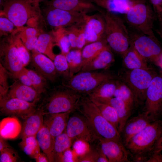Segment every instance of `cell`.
<instances>
[{
    "label": "cell",
    "mask_w": 162,
    "mask_h": 162,
    "mask_svg": "<svg viewBox=\"0 0 162 162\" xmlns=\"http://www.w3.org/2000/svg\"><path fill=\"white\" fill-rule=\"evenodd\" d=\"M22 128L19 121L15 117L4 118L0 123V136L5 139L15 138L21 133Z\"/></svg>",
    "instance_id": "obj_28"
},
{
    "label": "cell",
    "mask_w": 162,
    "mask_h": 162,
    "mask_svg": "<svg viewBox=\"0 0 162 162\" xmlns=\"http://www.w3.org/2000/svg\"><path fill=\"white\" fill-rule=\"evenodd\" d=\"M4 139L0 136V152L5 148L10 147Z\"/></svg>",
    "instance_id": "obj_51"
},
{
    "label": "cell",
    "mask_w": 162,
    "mask_h": 162,
    "mask_svg": "<svg viewBox=\"0 0 162 162\" xmlns=\"http://www.w3.org/2000/svg\"><path fill=\"white\" fill-rule=\"evenodd\" d=\"M77 110L86 119L100 138L123 144L119 131L103 117L89 96H82Z\"/></svg>",
    "instance_id": "obj_3"
},
{
    "label": "cell",
    "mask_w": 162,
    "mask_h": 162,
    "mask_svg": "<svg viewBox=\"0 0 162 162\" xmlns=\"http://www.w3.org/2000/svg\"><path fill=\"white\" fill-rule=\"evenodd\" d=\"M157 73L148 69L129 70L121 77L122 81L130 89L139 106L144 104L147 89Z\"/></svg>",
    "instance_id": "obj_7"
},
{
    "label": "cell",
    "mask_w": 162,
    "mask_h": 162,
    "mask_svg": "<svg viewBox=\"0 0 162 162\" xmlns=\"http://www.w3.org/2000/svg\"><path fill=\"white\" fill-rule=\"evenodd\" d=\"M94 71H80L71 77L63 79L62 84L82 95H88L104 81L114 78L108 73Z\"/></svg>",
    "instance_id": "obj_5"
},
{
    "label": "cell",
    "mask_w": 162,
    "mask_h": 162,
    "mask_svg": "<svg viewBox=\"0 0 162 162\" xmlns=\"http://www.w3.org/2000/svg\"><path fill=\"white\" fill-rule=\"evenodd\" d=\"M40 104L37 108L43 113L73 112L77 110L82 95L62 84L45 92Z\"/></svg>",
    "instance_id": "obj_2"
},
{
    "label": "cell",
    "mask_w": 162,
    "mask_h": 162,
    "mask_svg": "<svg viewBox=\"0 0 162 162\" xmlns=\"http://www.w3.org/2000/svg\"><path fill=\"white\" fill-rule=\"evenodd\" d=\"M108 47L109 46L106 37L99 41L85 46L82 50L81 69L84 65L94 58L101 51Z\"/></svg>",
    "instance_id": "obj_29"
},
{
    "label": "cell",
    "mask_w": 162,
    "mask_h": 162,
    "mask_svg": "<svg viewBox=\"0 0 162 162\" xmlns=\"http://www.w3.org/2000/svg\"><path fill=\"white\" fill-rule=\"evenodd\" d=\"M9 76L8 73L0 64V98L5 96L8 91V79Z\"/></svg>",
    "instance_id": "obj_43"
},
{
    "label": "cell",
    "mask_w": 162,
    "mask_h": 162,
    "mask_svg": "<svg viewBox=\"0 0 162 162\" xmlns=\"http://www.w3.org/2000/svg\"><path fill=\"white\" fill-rule=\"evenodd\" d=\"M89 96L99 102L109 105L115 109L119 118V132L120 134L133 110L123 101L115 97H103L94 95Z\"/></svg>",
    "instance_id": "obj_20"
},
{
    "label": "cell",
    "mask_w": 162,
    "mask_h": 162,
    "mask_svg": "<svg viewBox=\"0 0 162 162\" xmlns=\"http://www.w3.org/2000/svg\"><path fill=\"white\" fill-rule=\"evenodd\" d=\"M70 113H44L43 125L48 129L54 139L65 130Z\"/></svg>",
    "instance_id": "obj_21"
},
{
    "label": "cell",
    "mask_w": 162,
    "mask_h": 162,
    "mask_svg": "<svg viewBox=\"0 0 162 162\" xmlns=\"http://www.w3.org/2000/svg\"><path fill=\"white\" fill-rule=\"evenodd\" d=\"M88 143L81 140H76L74 141L73 148L75 153L78 156L81 155L89 149Z\"/></svg>",
    "instance_id": "obj_46"
},
{
    "label": "cell",
    "mask_w": 162,
    "mask_h": 162,
    "mask_svg": "<svg viewBox=\"0 0 162 162\" xmlns=\"http://www.w3.org/2000/svg\"><path fill=\"white\" fill-rule=\"evenodd\" d=\"M122 56L124 64L129 70L150 68L148 65L147 61L142 57L130 45Z\"/></svg>",
    "instance_id": "obj_27"
},
{
    "label": "cell",
    "mask_w": 162,
    "mask_h": 162,
    "mask_svg": "<svg viewBox=\"0 0 162 162\" xmlns=\"http://www.w3.org/2000/svg\"><path fill=\"white\" fill-rule=\"evenodd\" d=\"M55 44V37L49 34L43 33L39 35L34 49L54 61L56 55L53 52V47Z\"/></svg>",
    "instance_id": "obj_30"
},
{
    "label": "cell",
    "mask_w": 162,
    "mask_h": 162,
    "mask_svg": "<svg viewBox=\"0 0 162 162\" xmlns=\"http://www.w3.org/2000/svg\"><path fill=\"white\" fill-rule=\"evenodd\" d=\"M110 48L108 47L103 50L84 65L80 71H94L105 68L110 66L114 61V56Z\"/></svg>",
    "instance_id": "obj_24"
},
{
    "label": "cell",
    "mask_w": 162,
    "mask_h": 162,
    "mask_svg": "<svg viewBox=\"0 0 162 162\" xmlns=\"http://www.w3.org/2000/svg\"><path fill=\"white\" fill-rule=\"evenodd\" d=\"M27 0L29 1V0Z\"/></svg>",
    "instance_id": "obj_56"
},
{
    "label": "cell",
    "mask_w": 162,
    "mask_h": 162,
    "mask_svg": "<svg viewBox=\"0 0 162 162\" xmlns=\"http://www.w3.org/2000/svg\"><path fill=\"white\" fill-rule=\"evenodd\" d=\"M37 7L38 5L27 0H7L3 4L1 14L8 18L18 29L35 15Z\"/></svg>",
    "instance_id": "obj_8"
},
{
    "label": "cell",
    "mask_w": 162,
    "mask_h": 162,
    "mask_svg": "<svg viewBox=\"0 0 162 162\" xmlns=\"http://www.w3.org/2000/svg\"><path fill=\"white\" fill-rule=\"evenodd\" d=\"M124 147L133 161H155L162 155V119L152 122Z\"/></svg>",
    "instance_id": "obj_1"
},
{
    "label": "cell",
    "mask_w": 162,
    "mask_h": 162,
    "mask_svg": "<svg viewBox=\"0 0 162 162\" xmlns=\"http://www.w3.org/2000/svg\"><path fill=\"white\" fill-rule=\"evenodd\" d=\"M18 158L17 154L10 147L5 148L0 152V162H15Z\"/></svg>",
    "instance_id": "obj_44"
},
{
    "label": "cell",
    "mask_w": 162,
    "mask_h": 162,
    "mask_svg": "<svg viewBox=\"0 0 162 162\" xmlns=\"http://www.w3.org/2000/svg\"><path fill=\"white\" fill-rule=\"evenodd\" d=\"M73 142L65 130L55 137L54 147V162H59L63 153L70 148Z\"/></svg>",
    "instance_id": "obj_32"
},
{
    "label": "cell",
    "mask_w": 162,
    "mask_h": 162,
    "mask_svg": "<svg viewBox=\"0 0 162 162\" xmlns=\"http://www.w3.org/2000/svg\"><path fill=\"white\" fill-rule=\"evenodd\" d=\"M152 122L142 112L137 116L128 119L120 133L122 143L125 146L130 139L148 126Z\"/></svg>",
    "instance_id": "obj_19"
},
{
    "label": "cell",
    "mask_w": 162,
    "mask_h": 162,
    "mask_svg": "<svg viewBox=\"0 0 162 162\" xmlns=\"http://www.w3.org/2000/svg\"><path fill=\"white\" fill-rule=\"evenodd\" d=\"M156 65L162 69V55L160 57Z\"/></svg>",
    "instance_id": "obj_53"
},
{
    "label": "cell",
    "mask_w": 162,
    "mask_h": 162,
    "mask_svg": "<svg viewBox=\"0 0 162 162\" xmlns=\"http://www.w3.org/2000/svg\"><path fill=\"white\" fill-rule=\"evenodd\" d=\"M34 159L37 162H49L48 158L44 152H40Z\"/></svg>",
    "instance_id": "obj_50"
},
{
    "label": "cell",
    "mask_w": 162,
    "mask_h": 162,
    "mask_svg": "<svg viewBox=\"0 0 162 162\" xmlns=\"http://www.w3.org/2000/svg\"><path fill=\"white\" fill-rule=\"evenodd\" d=\"M44 0H29L28 1L31 3L38 4L39 2Z\"/></svg>",
    "instance_id": "obj_54"
},
{
    "label": "cell",
    "mask_w": 162,
    "mask_h": 162,
    "mask_svg": "<svg viewBox=\"0 0 162 162\" xmlns=\"http://www.w3.org/2000/svg\"><path fill=\"white\" fill-rule=\"evenodd\" d=\"M22 139L19 144L20 148L26 154L35 159L40 152L36 136H28Z\"/></svg>",
    "instance_id": "obj_35"
},
{
    "label": "cell",
    "mask_w": 162,
    "mask_h": 162,
    "mask_svg": "<svg viewBox=\"0 0 162 162\" xmlns=\"http://www.w3.org/2000/svg\"><path fill=\"white\" fill-rule=\"evenodd\" d=\"M60 35L55 36L56 44L60 48L62 54L65 55L70 51V44L68 35L64 28H60Z\"/></svg>",
    "instance_id": "obj_41"
},
{
    "label": "cell",
    "mask_w": 162,
    "mask_h": 162,
    "mask_svg": "<svg viewBox=\"0 0 162 162\" xmlns=\"http://www.w3.org/2000/svg\"><path fill=\"white\" fill-rule=\"evenodd\" d=\"M130 44L147 61L156 65L162 55V47L156 37L146 35L137 32H130Z\"/></svg>",
    "instance_id": "obj_10"
},
{
    "label": "cell",
    "mask_w": 162,
    "mask_h": 162,
    "mask_svg": "<svg viewBox=\"0 0 162 162\" xmlns=\"http://www.w3.org/2000/svg\"><path fill=\"white\" fill-rule=\"evenodd\" d=\"M53 62L58 76H62L63 79L70 77V68L65 55L62 53L56 55Z\"/></svg>",
    "instance_id": "obj_39"
},
{
    "label": "cell",
    "mask_w": 162,
    "mask_h": 162,
    "mask_svg": "<svg viewBox=\"0 0 162 162\" xmlns=\"http://www.w3.org/2000/svg\"><path fill=\"white\" fill-rule=\"evenodd\" d=\"M142 112L152 122L162 119V73L157 74L147 91Z\"/></svg>",
    "instance_id": "obj_9"
},
{
    "label": "cell",
    "mask_w": 162,
    "mask_h": 162,
    "mask_svg": "<svg viewBox=\"0 0 162 162\" xmlns=\"http://www.w3.org/2000/svg\"><path fill=\"white\" fill-rule=\"evenodd\" d=\"M39 146L50 162H54V147L55 139L48 129L43 125L36 135Z\"/></svg>",
    "instance_id": "obj_26"
},
{
    "label": "cell",
    "mask_w": 162,
    "mask_h": 162,
    "mask_svg": "<svg viewBox=\"0 0 162 162\" xmlns=\"http://www.w3.org/2000/svg\"><path fill=\"white\" fill-rule=\"evenodd\" d=\"M12 38L25 67L29 64L31 60L29 50L24 44L18 35L13 36Z\"/></svg>",
    "instance_id": "obj_42"
},
{
    "label": "cell",
    "mask_w": 162,
    "mask_h": 162,
    "mask_svg": "<svg viewBox=\"0 0 162 162\" xmlns=\"http://www.w3.org/2000/svg\"><path fill=\"white\" fill-rule=\"evenodd\" d=\"M45 16L48 24L56 29L65 28L85 21L87 14L69 11L47 6Z\"/></svg>",
    "instance_id": "obj_13"
},
{
    "label": "cell",
    "mask_w": 162,
    "mask_h": 162,
    "mask_svg": "<svg viewBox=\"0 0 162 162\" xmlns=\"http://www.w3.org/2000/svg\"><path fill=\"white\" fill-rule=\"evenodd\" d=\"M117 87V80H115L114 78L108 80L100 84L88 95L113 97Z\"/></svg>",
    "instance_id": "obj_36"
},
{
    "label": "cell",
    "mask_w": 162,
    "mask_h": 162,
    "mask_svg": "<svg viewBox=\"0 0 162 162\" xmlns=\"http://www.w3.org/2000/svg\"><path fill=\"white\" fill-rule=\"evenodd\" d=\"M0 64L9 76L16 79L25 66L12 37L3 40L0 44Z\"/></svg>",
    "instance_id": "obj_11"
},
{
    "label": "cell",
    "mask_w": 162,
    "mask_h": 162,
    "mask_svg": "<svg viewBox=\"0 0 162 162\" xmlns=\"http://www.w3.org/2000/svg\"><path fill=\"white\" fill-rule=\"evenodd\" d=\"M14 23L4 16H1L0 17V31L4 32H11L13 31L14 27Z\"/></svg>",
    "instance_id": "obj_45"
},
{
    "label": "cell",
    "mask_w": 162,
    "mask_h": 162,
    "mask_svg": "<svg viewBox=\"0 0 162 162\" xmlns=\"http://www.w3.org/2000/svg\"><path fill=\"white\" fill-rule=\"evenodd\" d=\"M91 98L103 117L119 131V118L115 109L109 105L99 102Z\"/></svg>",
    "instance_id": "obj_34"
},
{
    "label": "cell",
    "mask_w": 162,
    "mask_h": 162,
    "mask_svg": "<svg viewBox=\"0 0 162 162\" xmlns=\"http://www.w3.org/2000/svg\"><path fill=\"white\" fill-rule=\"evenodd\" d=\"M43 113L37 109L32 114L25 119L21 132V138L36 136L43 125Z\"/></svg>",
    "instance_id": "obj_25"
},
{
    "label": "cell",
    "mask_w": 162,
    "mask_h": 162,
    "mask_svg": "<svg viewBox=\"0 0 162 162\" xmlns=\"http://www.w3.org/2000/svg\"><path fill=\"white\" fill-rule=\"evenodd\" d=\"M52 60L35 49L32 50L30 61L31 66L36 72L47 81L54 82L58 75Z\"/></svg>",
    "instance_id": "obj_16"
},
{
    "label": "cell",
    "mask_w": 162,
    "mask_h": 162,
    "mask_svg": "<svg viewBox=\"0 0 162 162\" xmlns=\"http://www.w3.org/2000/svg\"><path fill=\"white\" fill-rule=\"evenodd\" d=\"M20 33L18 35L24 44L29 50H32L35 48L40 34L38 30L34 28H19Z\"/></svg>",
    "instance_id": "obj_33"
},
{
    "label": "cell",
    "mask_w": 162,
    "mask_h": 162,
    "mask_svg": "<svg viewBox=\"0 0 162 162\" xmlns=\"http://www.w3.org/2000/svg\"><path fill=\"white\" fill-rule=\"evenodd\" d=\"M157 14L160 22L161 27L162 28V5L161 6L160 11Z\"/></svg>",
    "instance_id": "obj_52"
},
{
    "label": "cell",
    "mask_w": 162,
    "mask_h": 162,
    "mask_svg": "<svg viewBox=\"0 0 162 162\" xmlns=\"http://www.w3.org/2000/svg\"><path fill=\"white\" fill-rule=\"evenodd\" d=\"M113 97L122 100L133 110L138 106L132 91L122 81L117 80V87Z\"/></svg>",
    "instance_id": "obj_31"
},
{
    "label": "cell",
    "mask_w": 162,
    "mask_h": 162,
    "mask_svg": "<svg viewBox=\"0 0 162 162\" xmlns=\"http://www.w3.org/2000/svg\"><path fill=\"white\" fill-rule=\"evenodd\" d=\"M84 28L85 45L99 41L105 37L106 22L100 13L92 15H88Z\"/></svg>",
    "instance_id": "obj_17"
},
{
    "label": "cell",
    "mask_w": 162,
    "mask_h": 162,
    "mask_svg": "<svg viewBox=\"0 0 162 162\" xmlns=\"http://www.w3.org/2000/svg\"><path fill=\"white\" fill-rule=\"evenodd\" d=\"M36 103L6 96L0 98V110L3 114L25 119L37 110Z\"/></svg>",
    "instance_id": "obj_14"
},
{
    "label": "cell",
    "mask_w": 162,
    "mask_h": 162,
    "mask_svg": "<svg viewBox=\"0 0 162 162\" xmlns=\"http://www.w3.org/2000/svg\"><path fill=\"white\" fill-rule=\"evenodd\" d=\"M41 94L32 87L24 85L18 80H16L10 87L6 96L36 103L39 100Z\"/></svg>",
    "instance_id": "obj_22"
},
{
    "label": "cell",
    "mask_w": 162,
    "mask_h": 162,
    "mask_svg": "<svg viewBox=\"0 0 162 162\" xmlns=\"http://www.w3.org/2000/svg\"><path fill=\"white\" fill-rule=\"evenodd\" d=\"M73 160L72 151L69 148L65 151L62 155L59 162H74Z\"/></svg>",
    "instance_id": "obj_48"
},
{
    "label": "cell",
    "mask_w": 162,
    "mask_h": 162,
    "mask_svg": "<svg viewBox=\"0 0 162 162\" xmlns=\"http://www.w3.org/2000/svg\"><path fill=\"white\" fill-rule=\"evenodd\" d=\"M81 54L82 50L76 49L70 51L66 55L70 68V77L81 69Z\"/></svg>",
    "instance_id": "obj_37"
},
{
    "label": "cell",
    "mask_w": 162,
    "mask_h": 162,
    "mask_svg": "<svg viewBox=\"0 0 162 162\" xmlns=\"http://www.w3.org/2000/svg\"><path fill=\"white\" fill-rule=\"evenodd\" d=\"M100 8L111 13L126 14L140 0H89Z\"/></svg>",
    "instance_id": "obj_23"
},
{
    "label": "cell",
    "mask_w": 162,
    "mask_h": 162,
    "mask_svg": "<svg viewBox=\"0 0 162 162\" xmlns=\"http://www.w3.org/2000/svg\"><path fill=\"white\" fill-rule=\"evenodd\" d=\"M99 141L109 162L129 161L128 153L123 144L103 137H100Z\"/></svg>",
    "instance_id": "obj_18"
},
{
    "label": "cell",
    "mask_w": 162,
    "mask_h": 162,
    "mask_svg": "<svg viewBox=\"0 0 162 162\" xmlns=\"http://www.w3.org/2000/svg\"><path fill=\"white\" fill-rule=\"evenodd\" d=\"M95 143L91 144L88 149L83 154L78 156L76 162H97L98 158V144Z\"/></svg>",
    "instance_id": "obj_40"
},
{
    "label": "cell",
    "mask_w": 162,
    "mask_h": 162,
    "mask_svg": "<svg viewBox=\"0 0 162 162\" xmlns=\"http://www.w3.org/2000/svg\"><path fill=\"white\" fill-rule=\"evenodd\" d=\"M153 5L155 13L157 14L159 12L162 5V0H149Z\"/></svg>",
    "instance_id": "obj_49"
},
{
    "label": "cell",
    "mask_w": 162,
    "mask_h": 162,
    "mask_svg": "<svg viewBox=\"0 0 162 162\" xmlns=\"http://www.w3.org/2000/svg\"><path fill=\"white\" fill-rule=\"evenodd\" d=\"M25 69V68L16 79H18L23 84L32 87L30 80L26 72Z\"/></svg>",
    "instance_id": "obj_47"
},
{
    "label": "cell",
    "mask_w": 162,
    "mask_h": 162,
    "mask_svg": "<svg viewBox=\"0 0 162 162\" xmlns=\"http://www.w3.org/2000/svg\"><path fill=\"white\" fill-rule=\"evenodd\" d=\"M99 13L105 21V35L109 47L122 56L130 46V32L122 19L116 14L103 10Z\"/></svg>",
    "instance_id": "obj_4"
},
{
    "label": "cell",
    "mask_w": 162,
    "mask_h": 162,
    "mask_svg": "<svg viewBox=\"0 0 162 162\" xmlns=\"http://www.w3.org/2000/svg\"><path fill=\"white\" fill-rule=\"evenodd\" d=\"M144 0H140L125 14L128 24L136 32L155 37L153 29L155 13Z\"/></svg>",
    "instance_id": "obj_6"
},
{
    "label": "cell",
    "mask_w": 162,
    "mask_h": 162,
    "mask_svg": "<svg viewBox=\"0 0 162 162\" xmlns=\"http://www.w3.org/2000/svg\"><path fill=\"white\" fill-rule=\"evenodd\" d=\"M25 70L32 87L41 94L45 93L46 92L47 81L35 71L26 68Z\"/></svg>",
    "instance_id": "obj_38"
},
{
    "label": "cell",
    "mask_w": 162,
    "mask_h": 162,
    "mask_svg": "<svg viewBox=\"0 0 162 162\" xmlns=\"http://www.w3.org/2000/svg\"><path fill=\"white\" fill-rule=\"evenodd\" d=\"M65 131L73 142L81 140L90 144L100 138L82 115L76 114L69 118Z\"/></svg>",
    "instance_id": "obj_12"
},
{
    "label": "cell",
    "mask_w": 162,
    "mask_h": 162,
    "mask_svg": "<svg viewBox=\"0 0 162 162\" xmlns=\"http://www.w3.org/2000/svg\"><path fill=\"white\" fill-rule=\"evenodd\" d=\"M157 33L158 34L160 38L162 39V28L156 30Z\"/></svg>",
    "instance_id": "obj_55"
},
{
    "label": "cell",
    "mask_w": 162,
    "mask_h": 162,
    "mask_svg": "<svg viewBox=\"0 0 162 162\" xmlns=\"http://www.w3.org/2000/svg\"><path fill=\"white\" fill-rule=\"evenodd\" d=\"M47 6L71 12L88 13L102 9L89 0H50L45 2Z\"/></svg>",
    "instance_id": "obj_15"
}]
</instances>
